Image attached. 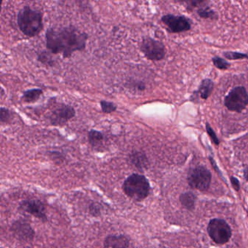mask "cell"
Masks as SVG:
<instances>
[{"label": "cell", "instance_id": "obj_5", "mask_svg": "<svg viewBox=\"0 0 248 248\" xmlns=\"http://www.w3.org/2000/svg\"><path fill=\"white\" fill-rule=\"evenodd\" d=\"M228 109L242 112L248 105V94L244 87H236L229 93L224 100Z\"/></svg>", "mask_w": 248, "mask_h": 248}, {"label": "cell", "instance_id": "obj_19", "mask_svg": "<svg viewBox=\"0 0 248 248\" xmlns=\"http://www.w3.org/2000/svg\"><path fill=\"white\" fill-rule=\"evenodd\" d=\"M100 105H101L103 112L105 114H111L115 111L117 108V106L115 104L109 102V101H101L100 102Z\"/></svg>", "mask_w": 248, "mask_h": 248}, {"label": "cell", "instance_id": "obj_22", "mask_svg": "<svg viewBox=\"0 0 248 248\" xmlns=\"http://www.w3.org/2000/svg\"><path fill=\"white\" fill-rule=\"evenodd\" d=\"M12 113L8 108L5 107H1L0 108V122L2 124L8 123L11 121Z\"/></svg>", "mask_w": 248, "mask_h": 248}, {"label": "cell", "instance_id": "obj_7", "mask_svg": "<svg viewBox=\"0 0 248 248\" xmlns=\"http://www.w3.org/2000/svg\"><path fill=\"white\" fill-rule=\"evenodd\" d=\"M140 49L146 59L155 62L162 60L166 54L163 43L151 37L143 39Z\"/></svg>", "mask_w": 248, "mask_h": 248}, {"label": "cell", "instance_id": "obj_4", "mask_svg": "<svg viewBox=\"0 0 248 248\" xmlns=\"http://www.w3.org/2000/svg\"><path fill=\"white\" fill-rule=\"evenodd\" d=\"M207 232L213 242L218 245L229 242L232 236V229L223 219L215 218L210 220L207 226Z\"/></svg>", "mask_w": 248, "mask_h": 248}, {"label": "cell", "instance_id": "obj_6", "mask_svg": "<svg viewBox=\"0 0 248 248\" xmlns=\"http://www.w3.org/2000/svg\"><path fill=\"white\" fill-rule=\"evenodd\" d=\"M211 179V172L203 166L193 168L188 174V185L199 191H203L208 189Z\"/></svg>", "mask_w": 248, "mask_h": 248}, {"label": "cell", "instance_id": "obj_14", "mask_svg": "<svg viewBox=\"0 0 248 248\" xmlns=\"http://www.w3.org/2000/svg\"><path fill=\"white\" fill-rule=\"evenodd\" d=\"M43 92L39 88L28 90L23 93L22 99L26 103H34L40 99Z\"/></svg>", "mask_w": 248, "mask_h": 248}, {"label": "cell", "instance_id": "obj_11", "mask_svg": "<svg viewBox=\"0 0 248 248\" xmlns=\"http://www.w3.org/2000/svg\"><path fill=\"white\" fill-rule=\"evenodd\" d=\"M11 232L20 240L30 241L34 238V232L30 223L24 220H17L12 225Z\"/></svg>", "mask_w": 248, "mask_h": 248}, {"label": "cell", "instance_id": "obj_8", "mask_svg": "<svg viewBox=\"0 0 248 248\" xmlns=\"http://www.w3.org/2000/svg\"><path fill=\"white\" fill-rule=\"evenodd\" d=\"M162 21L166 26L168 31L171 33H180L188 31L191 27V21L185 16L168 14L162 17Z\"/></svg>", "mask_w": 248, "mask_h": 248}, {"label": "cell", "instance_id": "obj_24", "mask_svg": "<svg viewBox=\"0 0 248 248\" xmlns=\"http://www.w3.org/2000/svg\"><path fill=\"white\" fill-rule=\"evenodd\" d=\"M90 213L93 216H98L101 213V206L97 203H92L89 207Z\"/></svg>", "mask_w": 248, "mask_h": 248}, {"label": "cell", "instance_id": "obj_9", "mask_svg": "<svg viewBox=\"0 0 248 248\" xmlns=\"http://www.w3.org/2000/svg\"><path fill=\"white\" fill-rule=\"evenodd\" d=\"M19 210L24 213H29L40 219L42 221H47L46 208L43 202L39 200H25L20 204Z\"/></svg>", "mask_w": 248, "mask_h": 248}, {"label": "cell", "instance_id": "obj_25", "mask_svg": "<svg viewBox=\"0 0 248 248\" xmlns=\"http://www.w3.org/2000/svg\"><path fill=\"white\" fill-rule=\"evenodd\" d=\"M231 182H232L233 188L236 190V191H239V188H240V184H239V181L234 177H232L231 178Z\"/></svg>", "mask_w": 248, "mask_h": 248}, {"label": "cell", "instance_id": "obj_26", "mask_svg": "<svg viewBox=\"0 0 248 248\" xmlns=\"http://www.w3.org/2000/svg\"><path fill=\"white\" fill-rule=\"evenodd\" d=\"M244 175H245V179L248 181V168L244 170Z\"/></svg>", "mask_w": 248, "mask_h": 248}, {"label": "cell", "instance_id": "obj_18", "mask_svg": "<svg viewBox=\"0 0 248 248\" xmlns=\"http://www.w3.org/2000/svg\"><path fill=\"white\" fill-rule=\"evenodd\" d=\"M197 14L201 18H206V19H217V15L214 11L210 9L209 7H203L200 8L197 11Z\"/></svg>", "mask_w": 248, "mask_h": 248}, {"label": "cell", "instance_id": "obj_10", "mask_svg": "<svg viewBox=\"0 0 248 248\" xmlns=\"http://www.w3.org/2000/svg\"><path fill=\"white\" fill-rule=\"evenodd\" d=\"M75 114V108L72 106L62 104L52 111L49 119L53 125H62L73 118Z\"/></svg>", "mask_w": 248, "mask_h": 248}, {"label": "cell", "instance_id": "obj_2", "mask_svg": "<svg viewBox=\"0 0 248 248\" xmlns=\"http://www.w3.org/2000/svg\"><path fill=\"white\" fill-rule=\"evenodd\" d=\"M19 30L24 35L33 37L43 30V16L40 11L25 6L18 12L17 17Z\"/></svg>", "mask_w": 248, "mask_h": 248}, {"label": "cell", "instance_id": "obj_21", "mask_svg": "<svg viewBox=\"0 0 248 248\" xmlns=\"http://www.w3.org/2000/svg\"><path fill=\"white\" fill-rule=\"evenodd\" d=\"M213 62L216 67L221 69V70L227 69L230 66V63L227 61L225 60L224 59H222V58L217 57V56L213 58Z\"/></svg>", "mask_w": 248, "mask_h": 248}, {"label": "cell", "instance_id": "obj_15", "mask_svg": "<svg viewBox=\"0 0 248 248\" xmlns=\"http://www.w3.org/2000/svg\"><path fill=\"white\" fill-rule=\"evenodd\" d=\"M213 89V82L210 79H205L202 82L198 93L202 99H207L211 95Z\"/></svg>", "mask_w": 248, "mask_h": 248}, {"label": "cell", "instance_id": "obj_13", "mask_svg": "<svg viewBox=\"0 0 248 248\" xmlns=\"http://www.w3.org/2000/svg\"><path fill=\"white\" fill-rule=\"evenodd\" d=\"M130 159L133 165L139 169L143 170L147 166V158L144 154L140 152H133L132 155H130Z\"/></svg>", "mask_w": 248, "mask_h": 248}, {"label": "cell", "instance_id": "obj_17", "mask_svg": "<svg viewBox=\"0 0 248 248\" xmlns=\"http://www.w3.org/2000/svg\"><path fill=\"white\" fill-rule=\"evenodd\" d=\"M104 139L105 137L104 134L98 130H91L88 133V140L93 147H98L101 146L104 142Z\"/></svg>", "mask_w": 248, "mask_h": 248}, {"label": "cell", "instance_id": "obj_23", "mask_svg": "<svg viewBox=\"0 0 248 248\" xmlns=\"http://www.w3.org/2000/svg\"><path fill=\"white\" fill-rule=\"evenodd\" d=\"M206 130H207V133H208L209 136H210V139H211L212 141L216 145V146H218L219 143H220V141H219L218 138L216 136V133H215L214 130L212 128L211 126L207 123L206 124Z\"/></svg>", "mask_w": 248, "mask_h": 248}, {"label": "cell", "instance_id": "obj_16", "mask_svg": "<svg viewBox=\"0 0 248 248\" xmlns=\"http://www.w3.org/2000/svg\"><path fill=\"white\" fill-rule=\"evenodd\" d=\"M180 201L183 207L188 210H194L195 207L196 197L192 192H186L181 194Z\"/></svg>", "mask_w": 248, "mask_h": 248}, {"label": "cell", "instance_id": "obj_3", "mask_svg": "<svg viewBox=\"0 0 248 248\" xmlns=\"http://www.w3.org/2000/svg\"><path fill=\"white\" fill-rule=\"evenodd\" d=\"M123 189L127 197L136 201H142L150 192V184L146 177L134 173L124 181Z\"/></svg>", "mask_w": 248, "mask_h": 248}, {"label": "cell", "instance_id": "obj_20", "mask_svg": "<svg viewBox=\"0 0 248 248\" xmlns=\"http://www.w3.org/2000/svg\"><path fill=\"white\" fill-rule=\"evenodd\" d=\"M223 56L229 60H239V59H248V55L238 52H225Z\"/></svg>", "mask_w": 248, "mask_h": 248}, {"label": "cell", "instance_id": "obj_1", "mask_svg": "<svg viewBox=\"0 0 248 248\" xmlns=\"http://www.w3.org/2000/svg\"><path fill=\"white\" fill-rule=\"evenodd\" d=\"M46 46L54 54L61 53L69 58L75 52L82 51L86 47L88 35L73 26L50 28L46 31Z\"/></svg>", "mask_w": 248, "mask_h": 248}, {"label": "cell", "instance_id": "obj_12", "mask_svg": "<svg viewBox=\"0 0 248 248\" xmlns=\"http://www.w3.org/2000/svg\"><path fill=\"white\" fill-rule=\"evenodd\" d=\"M104 248H130L128 239L124 235H109L106 238Z\"/></svg>", "mask_w": 248, "mask_h": 248}]
</instances>
